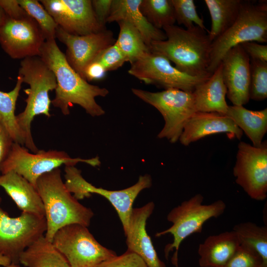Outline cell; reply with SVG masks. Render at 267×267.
Segmentation results:
<instances>
[{
  "mask_svg": "<svg viewBox=\"0 0 267 267\" xmlns=\"http://www.w3.org/2000/svg\"><path fill=\"white\" fill-rule=\"evenodd\" d=\"M39 56L55 75L57 86L51 103L63 115L70 114L69 108L73 104L80 105L93 117L105 114L95 98L105 97L109 93L108 90L89 84L78 74L67 62L55 39L45 41Z\"/></svg>",
  "mask_w": 267,
  "mask_h": 267,
  "instance_id": "6da1fadb",
  "label": "cell"
},
{
  "mask_svg": "<svg viewBox=\"0 0 267 267\" xmlns=\"http://www.w3.org/2000/svg\"><path fill=\"white\" fill-rule=\"evenodd\" d=\"M167 39L153 41L149 50L167 58L180 71L192 76H210L208 72L212 41L197 26L190 29L172 25L163 28Z\"/></svg>",
  "mask_w": 267,
  "mask_h": 267,
  "instance_id": "7a4b0ae2",
  "label": "cell"
},
{
  "mask_svg": "<svg viewBox=\"0 0 267 267\" xmlns=\"http://www.w3.org/2000/svg\"><path fill=\"white\" fill-rule=\"evenodd\" d=\"M36 188L42 200L46 229L44 234L50 242L61 228L71 224L88 227L93 216L92 210L80 203L67 189L59 168L42 175Z\"/></svg>",
  "mask_w": 267,
  "mask_h": 267,
  "instance_id": "3957f363",
  "label": "cell"
},
{
  "mask_svg": "<svg viewBox=\"0 0 267 267\" xmlns=\"http://www.w3.org/2000/svg\"><path fill=\"white\" fill-rule=\"evenodd\" d=\"M20 65L17 76L29 88L24 90L28 96L25 100L26 106L23 111L16 115L17 121L24 134L26 148L36 153L39 149L32 137L31 123L37 115L51 117V101L48 93L55 89L56 79L52 71L39 56L25 58Z\"/></svg>",
  "mask_w": 267,
  "mask_h": 267,
  "instance_id": "277c9868",
  "label": "cell"
},
{
  "mask_svg": "<svg viewBox=\"0 0 267 267\" xmlns=\"http://www.w3.org/2000/svg\"><path fill=\"white\" fill-rule=\"evenodd\" d=\"M249 42H267V0H243L234 23L212 42L208 72L212 74L231 48Z\"/></svg>",
  "mask_w": 267,
  "mask_h": 267,
  "instance_id": "5b68a950",
  "label": "cell"
},
{
  "mask_svg": "<svg viewBox=\"0 0 267 267\" xmlns=\"http://www.w3.org/2000/svg\"><path fill=\"white\" fill-rule=\"evenodd\" d=\"M204 197L196 194L174 208L168 213L167 219L172 224L168 228L157 232L156 237L170 233L173 237L172 243L167 245L164 252L166 258L170 252L175 250L172 262L176 267L178 264V252L181 242L190 235L202 231L204 223L213 218L222 215L226 204L218 200L209 204H203Z\"/></svg>",
  "mask_w": 267,
  "mask_h": 267,
  "instance_id": "8992f818",
  "label": "cell"
},
{
  "mask_svg": "<svg viewBox=\"0 0 267 267\" xmlns=\"http://www.w3.org/2000/svg\"><path fill=\"white\" fill-rule=\"evenodd\" d=\"M78 163H87L93 167L100 164L98 156L90 159L71 158L66 152L56 150H39L32 153L23 145L13 142L0 166V172L4 174L14 172L36 188L37 181L42 175L63 165L75 166Z\"/></svg>",
  "mask_w": 267,
  "mask_h": 267,
  "instance_id": "52a82bcc",
  "label": "cell"
},
{
  "mask_svg": "<svg viewBox=\"0 0 267 267\" xmlns=\"http://www.w3.org/2000/svg\"><path fill=\"white\" fill-rule=\"evenodd\" d=\"M132 91L159 111L165 124L157 137L166 138L173 143L179 140L186 122L197 112L191 92L175 89L151 92L134 88Z\"/></svg>",
  "mask_w": 267,
  "mask_h": 267,
  "instance_id": "ba28073f",
  "label": "cell"
},
{
  "mask_svg": "<svg viewBox=\"0 0 267 267\" xmlns=\"http://www.w3.org/2000/svg\"><path fill=\"white\" fill-rule=\"evenodd\" d=\"M70 267H97L116 256L101 245L87 227L71 224L59 229L52 240Z\"/></svg>",
  "mask_w": 267,
  "mask_h": 267,
  "instance_id": "9c48e42d",
  "label": "cell"
},
{
  "mask_svg": "<svg viewBox=\"0 0 267 267\" xmlns=\"http://www.w3.org/2000/svg\"><path fill=\"white\" fill-rule=\"evenodd\" d=\"M64 183L68 191L73 193L77 200L89 197L95 193L107 199L116 210L122 224L124 233L126 231L134 202L143 189L152 185V178L148 174L139 177L132 186L119 190H110L96 187L87 181L82 176L81 170L75 166H65Z\"/></svg>",
  "mask_w": 267,
  "mask_h": 267,
  "instance_id": "30bf717a",
  "label": "cell"
},
{
  "mask_svg": "<svg viewBox=\"0 0 267 267\" xmlns=\"http://www.w3.org/2000/svg\"><path fill=\"white\" fill-rule=\"evenodd\" d=\"M0 197V255L11 264H18L25 249L44 235L46 229L45 217L22 212L11 217L1 207Z\"/></svg>",
  "mask_w": 267,
  "mask_h": 267,
  "instance_id": "8fae6325",
  "label": "cell"
},
{
  "mask_svg": "<svg viewBox=\"0 0 267 267\" xmlns=\"http://www.w3.org/2000/svg\"><path fill=\"white\" fill-rule=\"evenodd\" d=\"M130 75L147 84L166 89H175L192 92L196 87L210 76H192L172 65L160 54L149 51L131 63Z\"/></svg>",
  "mask_w": 267,
  "mask_h": 267,
  "instance_id": "7c38bea8",
  "label": "cell"
},
{
  "mask_svg": "<svg viewBox=\"0 0 267 267\" xmlns=\"http://www.w3.org/2000/svg\"><path fill=\"white\" fill-rule=\"evenodd\" d=\"M233 168L236 183L252 199L263 201L267 197V141L259 147L240 141Z\"/></svg>",
  "mask_w": 267,
  "mask_h": 267,
  "instance_id": "4fadbf2b",
  "label": "cell"
},
{
  "mask_svg": "<svg viewBox=\"0 0 267 267\" xmlns=\"http://www.w3.org/2000/svg\"><path fill=\"white\" fill-rule=\"evenodd\" d=\"M45 41L40 27L30 15L14 19L5 14L0 22V45L12 59L39 56Z\"/></svg>",
  "mask_w": 267,
  "mask_h": 267,
  "instance_id": "5bb4252c",
  "label": "cell"
},
{
  "mask_svg": "<svg viewBox=\"0 0 267 267\" xmlns=\"http://www.w3.org/2000/svg\"><path fill=\"white\" fill-rule=\"evenodd\" d=\"M61 28L73 35L83 36L106 29L95 17L90 0L39 1Z\"/></svg>",
  "mask_w": 267,
  "mask_h": 267,
  "instance_id": "9a60e30c",
  "label": "cell"
},
{
  "mask_svg": "<svg viewBox=\"0 0 267 267\" xmlns=\"http://www.w3.org/2000/svg\"><path fill=\"white\" fill-rule=\"evenodd\" d=\"M56 38L66 45L65 55L67 62L83 78L88 65L116 42L113 32L106 29L97 33L77 36L66 32L58 26Z\"/></svg>",
  "mask_w": 267,
  "mask_h": 267,
  "instance_id": "2e32d148",
  "label": "cell"
},
{
  "mask_svg": "<svg viewBox=\"0 0 267 267\" xmlns=\"http://www.w3.org/2000/svg\"><path fill=\"white\" fill-rule=\"evenodd\" d=\"M221 63L227 98L233 105L247 104L250 100V57L240 44L227 52Z\"/></svg>",
  "mask_w": 267,
  "mask_h": 267,
  "instance_id": "e0dca14e",
  "label": "cell"
},
{
  "mask_svg": "<svg viewBox=\"0 0 267 267\" xmlns=\"http://www.w3.org/2000/svg\"><path fill=\"white\" fill-rule=\"evenodd\" d=\"M155 205L150 202L143 206L133 208L125 234L128 250L139 256L148 267H166L159 258L146 229V221Z\"/></svg>",
  "mask_w": 267,
  "mask_h": 267,
  "instance_id": "ac0fdd59",
  "label": "cell"
},
{
  "mask_svg": "<svg viewBox=\"0 0 267 267\" xmlns=\"http://www.w3.org/2000/svg\"><path fill=\"white\" fill-rule=\"evenodd\" d=\"M221 133L240 139L243 133L226 115L196 112L186 122L178 140L183 145L188 146L206 136Z\"/></svg>",
  "mask_w": 267,
  "mask_h": 267,
  "instance_id": "d6986e66",
  "label": "cell"
},
{
  "mask_svg": "<svg viewBox=\"0 0 267 267\" xmlns=\"http://www.w3.org/2000/svg\"><path fill=\"white\" fill-rule=\"evenodd\" d=\"M142 0H112L107 23L127 20L140 33L148 47L153 41H164V31L151 24L142 14L139 5Z\"/></svg>",
  "mask_w": 267,
  "mask_h": 267,
  "instance_id": "ffe728a7",
  "label": "cell"
},
{
  "mask_svg": "<svg viewBox=\"0 0 267 267\" xmlns=\"http://www.w3.org/2000/svg\"><path fill=\"white\" fill-rule=\"evenodd\" d=\"M0 186L12 198L22 212L44 217L42 200L36 188L13 171L0 175Z\"/></svg>",
  "mask_w": 267,
  "mask_h": 267,
  "instance_id": "44dd1931",
  "label": "cell"
},
{
  "mask_svg": "<svg viewBox=\"0 0 267 267\" xmlns=\"http://www.w3.org/2000/svg\"><path fill=\"white\" fill-rule=\"evenodd\" d=\"M192 93L197 112L226 115L229 105L225 100L227 89L221 63L207 80L196 87Z\"/></svg>",
  "mask_w": 267,
  "mask_h": 267,
  "instance_id": "7402d4cb",
  "label": "cell"
},
{
  "mask_svg": "<svg viewBox=\"0 0 267 267\" xmlns=\"http://www.w3.org/2000/svg\"><path fill=\"white\" fill-rule=\"evenodd\" d=\"M239 246L233 230L210 235L199 245V265L201 267H224Z\"/></svg>",
  "mask_w": 267,
  "mask_h": 267,
  "instance_id": "603a6c76",
  "label": "cell"
},
{
  "mask_svg": "<svg viewBox=\"0 0 267 267\" xmlns=\"http://www.w3.org/2000/svg\"><path fill=\"white\" fill-rule=\"evenodd\" d=\"M226 115L246 134L253 146L261 145L267 132V108L253 111L241 105L229 106Z\"/></svg>",
  "mask_w": 267,
  "mask_h": 267,
  "instance_id": "cb8c5ba5",
  "label": "cell"
},
{
  "mask_svg": "<svg viewBox=\"0 0 267 267\" xmlns=\"http://www.w3.org/2000/svg\"><path fill=\"white\" fill-rule=\"evenodd\" d=\"M26 267H70L63 255L44 235L27 247L19 257Z\"/></svg>",
  "mask_w": 267,
  "mask_h": 267,
  "instance_id": "d4e9b609",
  "label": "cell"
},
{
  "mask_svg": "<svg viewBox=\"0 0 267 267\" xmlns=\"http://www.w3.org/2000/svg\"><path fill=\"white\" fill-rule=\"evenodd\" d=\"M243 0H205L211 18V28L208 33L210 40L219 37L236 21Z\"/></svg>",
  "mask_w": 267,
  "mask_h": 267,
  "instance_id": "484cf974",
  "label": "cell"
},
{
  "mask_svg": "<svg viewBox=\"0 0 267 267\" xmlns=\"http://www.w3.org/2000/svg\"><path fill=\"white\" fill-rule=\"evenodd\" d=\"M21 79L17 76L14 88L9 92L0 90V122L14 142L24 145L25 138L20 129L15 114L16 103L21 89Z\"/></svg>",
  "mask_w": 267,
  "mask_h": 267,
  "instance_id": "4316f807",
  "label": "cell"
},
{
  "mask_svg": "<svg viewBox=\"0 0 267 267\" xmlns=\"http://www.w3.org/2000/svg\"><path fill=\"white\" fill-rule=\"evenodd\" d=\"M236 234L239 246L252 251L262 259L267 267V227L251 222L236 224L232 230Z\"/></svg>",
  "mask_w": 267,
  "mask_h": 267,
  "instance_id": "83f0119b",
  "label": "cell"
},
{
  "mask_svg": "<svg viewBox=\"0 0 267 267\" xmlns=\"http://www.w3.org/2000/svg\"><path fill=\"white\" fill-rule=\"evenodd\" d=\"M120 32L115 44L130 63L150 51L139 31L129 21L117 22Z\"/></svg>",
  "mask_w": 267,
  "mask_h": 267,
  "instance_id": "f1b7e54d",
  "label": "cell"
},
{
  "mask_svg": "<svg viewBox=\"0 0 267 267\" xmlns=\"http://www.w3.org/2000/svg\"><path fill=\"white\" fill-rule=\"evenodd\" d=\"M139 9L148 22L158 29L173 25L176 22L171 0H142Z\"/></svg>",
  "mask_w": 267,
  "mask_h": 267,
  "instance_id": "f546056e",
  "label": "cell"
},
{
  "mask_svg": "<svg viewBox=\"0 0 267 267\" xmlns=\"http://www.w3.org/2000/svg\"><path fill=\"white\" fill-rule=\"evenodd\" d=\"M20 5L38 24L45 40L56 38L57 24L43 5L37 0H17Z\"/></svg>",
  "mask_w": 267,
  "mask_h": 267,
  "instance_id": "4dcf8cb0",
  "label": "cell"
},
{
  "mask_svg": "<svg viewBox=\"0 0 267 267\" xmlns=\"http://www.w3.org/2000/svg\"><path fill=\"white\" fill-rule=\"evenodd\" d=\"M249 96L256 101L267 98V62L250 60Z\"/></svg>",
  "mask_w": 267,
  "mask_h": 267,
  "instance_id": "1f68e13d",
  "label": "cell"
},
{
  "mask_svg": "<svg viewBox=\"0 0 267 267\" xmlns=\"http://www.w3.org/2000/svg\"><path fill=\"white\" fill-rule=\"evenodd\" d=\"M173 5L176 21L179 25H184L186 29L197 26L207 30L203 19L200 17L196 9L193 0H171Z\"/></svg>",
  "mask_w": 267,
  "mask_h": 267,
  "instance_id": "d6a6232c",
  "label": "cell"
},
{
  "mask_svg": "<svg viewBox=\"0 0 267 267\" xmlns=\"http://www.w3.org/2000/svg\"><path fill=\"white\" fill-rule=\"evenodd\" d=\"M93 61L99 63L107 72L117 70L128 60L115 43L104 49Z\"/></svg>",
  "mask_w": 267,
  "mask_h": 267,
  "instance_id": "836d02e7",
  "label": "cell"
},
{
  "mask_svg": "<svg viewBox=\"0 0 267 267\" xmlns=\"http://www.w3.org/2000/svg\"><path fill=\"white\" fill-rule=\"evenodd\" d=\"M224 267H265L261 258L245 248L239 246Z\"/></svg>",
  "mask_w": 267,
  "mask_h": 267,
  "instance_id": "e575fe53",
  "label": "cell"
},
{
  "mask_svg": "<svg viewBox=\"0 0 267 267\" xmlns=\"http://www.w3.org/2000/svg\"><path fill=\"white\" fill-rule=\"evenodd\" d=\"M97 267H148L144 260L136 254L127 250L122 255L113 257Z\"/></svg>",
  "mask_w": 267,
  "mask_h": 267,
  "instance_id": "d590c367",
  "label": "cell"
},
{
  "mask_svg": "<svg viewBox=\"0 0 267 267\" xmlns=\"http://www.w3.org/2000/svg\"><path fill=\"white\" fill-rule=\"evenodd\" d=\"M112 0H91L92 8L99 25L106 28L105 25L109 15Z\"/></svg>",
  "mask_w": 267,
  "mask_h": 267,
  "instance_id": "8d00e7d4",
  "label": "cell"
},
{
  "mask_svg": "<svg viewBox=\"0 0 267 267\" xmlns=\"http://www.w3.org/2000/svg\"><path fill=\"white\" fill-rule=\"evenodd\" d=\"M250 59L267 62V45L255 42H249L240 44Z\"/></svg>",
  "mask_w": 267,
  "mask_h": 267,
  "instance_id": "74e56055",
  "label": "cell"
},
{
  "mask_svg": "<svg viewBox=\"0 0 267 267\" xmlns=\"http://www.w3.org/2000/svg\"><path fill=\"white\" fill-rule=\"evenodd\" d=\"M0 7L6 15L14 19H21L29 15L17 0H0Z\"/></svg>",
  "mask_w": 267,
  "mask_h": 267,
  "instance_id": "f35d334b",
  "label": "cell"
},
{
  "mask_svg": "<svg viewBox=\"0 0 267 267\" xmlns=\"http://www.w3.org/2000/svg\"><path fill=\"white\" fill-rule=\"evenodd\" d=\"M106 71L102 66L97 61H93L86 68L83 78L87 82L99 80L105 75Z\"/></svg>",
  "mask_w": 267,
  "mask_h": 267,
  "instance_id": "ab89813d",
  "label": "cell"
},
{
  "mask_svg": "<svg viewBox=\"0 0 267 267\" xmlns=\"http://www.w3.org/2000/svg\"><path fill=\"white\" fill-rule=\"evenodd\" d=\"M13 142L11 136L0 122V166L7 157Z\"/></svg>",
  "mask_w": 267,
  "mask_h": 267,
  "instance_id": "60d3db41",
  "label": "cell"
},
{
  "mask_svg": "<svg viewBox=\"0 0 267 267\" xmlns=\"http://www.w3.org/2000/svg\"><path fill=\"white\" fill-rule=\"evenodd\" d=\"M5 16V13L3 9L0 7V22L3 19Z\"/></svg>",
  "mask_w": 267,
  "mask_h": 267,
  "instance_id": "b9f144b4",
  "label": "cell"
},
{
  "mask_svg": "<svg viewBox=\"0 0 267 267\" xmlns=\"http://www.w3.org/2000/svg\"><path fill=\"white\" fill-rule=\"evenodd\" d=\"M0 267H21L19 266L18 264H11L10 265L7 266L6 267L0 266Z\"/></svg>",
  "mask_w": 267,
  "mask_h": 267,
  "instance_id": "7bdbcfd3",
  "label": "cell"
}]
</instances>
